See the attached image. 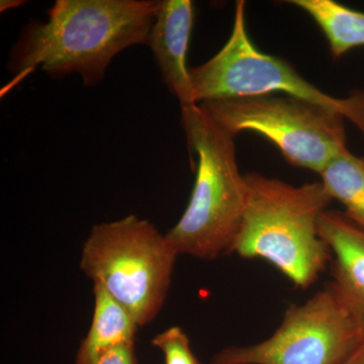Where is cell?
Wrapping results in <instances>:
<instances>
[{
	"mask_svg": "<svg viewBox=\"0 0 364 364\" xmlns=\"http://www.w3.org/2000/svg\"><path fill=\"white\" fill-rule=\"evenodd\" d=\"M358 333L329 284L287 309L272 336L248 346H230L210 364H343L363 348Z\"/></svg>",
	"mask_w": 364,
	"mask_h": 364,
	"instance_id": "cell-7",
	"label": "cell"
},
{
	"mask_svg": "<svg viewBox=\"0 0 364 364\" xmlns=\"http://www.w3.org/2000/svg\"><path fill=\"white\" fill-rule=\"evenodd\" d=\"M95 310L90 331L81 342L74 364H92L105 352L135 344L140 327L123 305L97 284H93Z\"/></svg>",
	"mask_w": 364,
	"mask_h": 364,
	"instance_id": "cell-10",
	"label": "cell"
},
{
	"mask_svg": "<svg viewBox=\"0 0 364 364\" xmlns=\"http://www.w3.org/2000/svg\"><path fill=\"white\" fill-rule=\"evenodd\" d=\"M343 364H364V347L352 354Z\"/></svg>",
	"mask_w": 364,
	"mask_h": 364,
	"instance_id": "cell-17",
	"label": "cell"
},
{
	"mask_svg": "<svg viewBox=\"0 0 364 364\" xmlns=\"http://www.w3.org/2000/svg\"><path fill=\"white\" fill-rule=\"evenodd\" d=\"M318 233L334 256L329 286L364 347V230L344 213L328 210L318 220Z\"/></svg>",
	"mask_w": 364,
	"mask_h": 364,
	"instance_id": "cell-8",
	"label": "cell"
},
{
	"mask_svg": "<svg viewBox=\"0 0 364 364\" xmlns=\"http://www.w3.org/2000/svg\"><path fill=\"white\" fill-rule=\"evenodd\" d=\"M92 364H140L136 358L135 344L123 345L105 352Z\"/></svg>",
	"mask_w": 364,
	"mask_h": 364,
	"instance_id": "cell-14",
	"label": "cell"
},
{
	"mask_svg": "<svg viewBox=\"0 0 364 364\" xmlns=\"http://www.w3.org/2000/svg\"><path fill=\"white\" fill-rule=\"evenodd\" d=\"M245 178L247 207L231 253L267 261L294 287L308 289L332 255L318 233L332 198L321 181L294 186L258 172Z\"/></svg>",
	"mask_w": 364,
	"mask_h": 364,
	"instance_id": "cell-2",
	"label": "cell"
},
{
	"mask_svg": "<svg viewBox=\"0 0 364 364\" xmlns=\"http://www.w3.org/2000/svg\"><path fill=\"white\" fill-rule=\"evenodd\" d=\"M189 150L198 158L188 207L165 235L178 255L214 260L231 253L248 203V184L236 159L234 136L198 105L181 107Z\"/></svg>",
	"mask_w": 364,
	"mask_h": 364,
	"instance_id": "cell-3",
	"label": "cell"
},
{
	"mask_svg": "<svg viewBox=\"0 0 364 364\" xmlns=\"http://www.w3.org/2000/svg\"><path fill=\"white\" fill-rule=\"evenodd\" d=\"M198 107L232 136L254 132L274 144L289 164L318 174L348 149L346 119L301 98L258 95L212 100Z\"/></svg>",
	"mask_w": 364,
	"mask_h": 364,
	"instance_id": "cell-5",
	"label": "cell"
},
{
	"mask_svg": "<svg viewBox=\"0 0 364 364\" xmlns=\"http://www.w3.org/2000/svg\"><path fill=\"white\" fill-rule=\"evenodd\" d=\"M178 254L135 215L95 225L81 252L83 273L123 305L136 324L152 322L168 294Z\"/></svg>",
	"mask_w": 364,
	"mask_h": 364,
	"instance_id": "cell-4",
	"label": "cell"
},
{
	"mask_svg": "<svg viewBox=\"0 0 364 364\" xmlns=\"http://www.w3.org/2000/svg\"><path fill=\"white\" fill-rule=\"evenodd\" d=\"M152 344L161 350L165 364H200L191 350L188 335L177 326L159 333Z\"/></svg>",
	"mask_w": 364,
	"mask_h": 364,
	"instance_id": "cell-13",
	"label": "cell"
},
{
	"mask_svg": "<svg viewBox=\"0 0 364 364\" xmlns=\"http://www.w3.org/2000/svg\"><path fill=\"white\" fill-rule=\"evenodd\" d=\"M23 4H26V2L23 1V0H1L0 1V11L4 13V11H9V9L23 6Z\"/></svg>",
	"mask_w": 364,
	"mask_h": 364,
	"instance_id": "cell-16",
	"label": "cell"
},
{
	"mask_svg": "<svg viewBox=\"0 0 364 364\" xmlns=\"http://www.w3.org/2000/svg\"><path fill=\"white\" fill-rule=\"evenodd\" d=\"M159 6L157 0H57L47 21L23 26L7 68L18 81L41 67L51 77L78 73L85 85H97L116 55L148 45Z\"/></svg>",
	"mask_w": 364,
	"mask_h": 364,
	"instance_id": "cell-1",
	"label": "cell"
},
{
	"mask_svg": "<svg viewBox=\"0 0 364 364\" xmlns=\"http://www.w3.org/2000/svg\"><path fill=\"white\" fill-rule=\"evenodd\" d=\"M318 176L330 198L343 205L345 215L364 230V157L347 149Z\"/></svg>",
	"mask_w": 364,
	"mask_h": 364,
	"instance_id": "cell-12",
	"label": "cell"
},
{
	"mask_svg": "<svg viewBox=\"0 0 364 364\" xmlns=\"http://www.w3.org/2000/svg\"><path fill=\"white\" fill-rule=\"evenodd\" d=\"M287 4L308 14L324 33L333 58L364 47V13L334 0H289Z\"/></svg>",
	"mask_w": 364,
	"mask_h": 364,
	"instance_id": "cell-11",
	"label": "cell"
},
{
	"mask_svg": "<svg viewBox=\"0 0 364 364\" xmlns=\"http://www.w3.org/2000/svg\"><path fill=\"white\" fill-rule=\"evenodd\" d=\"M193 21L195 9L191 0H162L148 41L163 81L178 98L181 107L196 105L186 66Z\"/></svg>",
	"mask_w": 364,
	"mask_h": 364,
	"instance_id": "cell-9",
	"label": "cell"
},
{
	"mask_svg": "<svg viewBox=\"0 0 364 364\" xmlns=\"http://www.w3.org/2000/svg\"><path fill=\"white\" fill-rule=\"evenodd\" d=\"M196 105L226 98L282 93L324 105L352 124L358 116V98L335 97L309 82L286 60L260 51L250 39L245 21V1L236 2L229 40L213 58L189 69Z\"/></svg>",
	"mask_w": 364,
	"mask_h": 364,
	"instance_id": "cell-6",
	"label": "cell"
},
{
	"mask_svg": "<svg viewBox=\"0 0 364 364\" xmlns=\"http://www.w3.org/2000/svg\"><path fill=\"white\" fill-rule=\"evenodd\" d=\"M358 97V117L354 126L364 135V90H356Z\"/></svg>",
	"mask_w": 364,
	"mask_h": 364,
	"instance_id": "cell-15",
	"label": "cell"
}]
</instances>
